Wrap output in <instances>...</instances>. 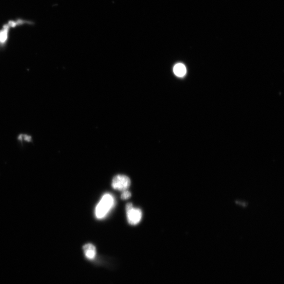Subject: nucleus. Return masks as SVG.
Masks as SVG:
<instances>
[{
    "label": "nucleus",
    "instance_id": "obj_1",
    "mask_svg": "<svg viewBox=\"0 0 284 284\" xmlns=\"http://www.w3.org/2000/svg\"><path fill=\"white\" fill-rule=\"evenodd\" d=\"M84 259L96 267H104L107 269L105 264L98 259L96 246L92 243L85 244L82 247Z\"/></svg>",
    "mask_w": 284,
    "mask_h": 284
},
{
    "label": "nucleus",
    "instance_id": "obj_2",
    "mask_svg": "<svg viewBox=\"0 0 284 284\" xmlns=\"http://www.w3.org/2000/svg\"><path fill=\"white\" fill-rule=\"evenodd\" d=\"M115 204V199L109 193L104 194L95 208V216L98 219L104 218Z\"/></svg>",
    "mask_w": 284,
    "mask_h": 284
},
{
    "label": "nucleus",
    "instance_id": "obj_3",
    "mask_svg": "<svg viewBox=\"0 0 284 284\" xmlns=\"http://www.w3.org/2000/svg\"><path fill=\"white\" fill-rule=\"evenodd\" d=\"M128 222L131 225H135L141 220L142 213L139 208H135L132 203H128L126 206Z\"/></svg>",
    "mask_w": 284,
    "mask_h": 284
},
{
    "label": "nucleus",
    "instance_id": "obj_4",
    "mask_svg": "<svg viewBox=\"0 0 284 284\" xmlns=\"http://www.w3.org/2000/svg\"><path fill=\"white\" fill-rule=\"evenodd\" d=\"M131 186V180L124 175H118L113 178L112 187L114 189L120 191L127 190Z\"/></svg>",
    "mask_w": 284,
    "mask_h": 284
},
{
    "label": "nucleus",
    "instance_id": "obj_5",
    "mask_svg": "<svg viewBox=\"0 0 284 284\" xmlns=\"http://www.w3.org/2000/svg\"><path fill=\"white\" fill-rule=\"evenodd\" d=\"M174 73L179 77H183L187 74L186 66L182 63L176 64L174 67Z\"/></svg>",
    "mask_w": 284,
    "mask_h": 284
},
{
    "label": "nucleus",
    "instance_id": "obj_6",
    "mask_svg": "<svg viewBox=\"0 0 284 284\" xmlns=\"http://www.w3.org/2000/svg\"><path fill=\"white\" fill-rule=\"evenodd\" d=\"M8 28H6L5 29L0 32V42L5 43L8 38Z\"/></svg>",
    "mask_w": 284,
    "mask_h": 284
},
{
    "label": "nucleus",
    "instance_id": "obj_7",
    "mask_svg": "<svg viewBox=\"0 0 284 284\" xmlns=\"http://www.w3.org/2000/svg\"><path fill=\"white\" fill-rule=\"evenodd\" d=\"M131 196V193L130 191L126 190L123 191L121 195V198L122 200H127V199L129 198Z\"/></svg>",
    "mask_w": 284,
    "mask_h": 284
},
{
    "label": "nucleus",
    "instance_id": "obj_8",
    "mask_svg": "<svg viewBox=\"0 0 284 284\" xmlns=\"http://www.w3.org/2000/svg\"><path fill=\"white\" fill-rule=\"evenodd\" d=\"M19 139L20 140H24L27 141H30L31 140V137L26 135H20Z\"/></svg>",
    "mask_w": 284,
    "mask_h": 284
}]
</instances>
